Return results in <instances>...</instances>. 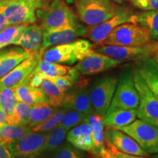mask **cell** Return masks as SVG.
Instances as JSON below:
<instances>
[{"label": "cell", "instance_id": "cell-14", "mask_svg": "<svg viewBox=\"0 0 158 158\" xmlns=\"http://www.w3.org/2000/svg\"><path fill=\"white\" fill-rule=\"evenodd\" d=\"M48 133H31L19 141L6 144L15 157L40 158Z\"/></svg>", "mask_w": 158, "mask_h": 158}, {"label": "cell", "instance_id": "cell-43", "mask_svg": "<svg viewBox=\"0 0 158 158\" xmlns=\"http://www.w3.org/2000/svg\"><path fill=\"white\" fill-rule=\"evenodd\" d=\"M7 124V114L0 106V129Z\"/></svg>", "mask_w": 158, "mask_h": 158}, {"label": "cell", "instance_id": "cell-23", "mask_svg": "<svg viewBox=\"0 0 158 158\" xmlns=\"http://www.w3.org/2000/svg\"><path fill=\"white\" fill-rule=\"evenodd\" d=\"M86 122L90 124L92 132L94 142V150L92 155L100 157L106 150V140H105V127L102 118L98 114H93L87 116Z\"/></svg>", "mask_w": 158, "mask_h": 158}, {"label": "cell", "instance_id": "cell-44", "mask_svg": "<svg viewBox=\"0 0 158 158\" xmlns=\"http://www.w3.org/2000/svg\"><path fill=\"white\" fill-rule=\"evenodd\" d=\"M158 48V40L155 41V42H152L150 43V56L152 54V52L155 49Z\"/></svg>", "mask_w": 158, "mask_h": 158}, {"label": "cell", "instance_id": "cell-20", "mask_svg": "<svg viewBox=\"0 0 158 158\" xmlns=\"http://www.w3.org/2000/svg\"><path fill=\"white\" fill-rule=\"evenodd\" d=\"M134 68L147 84V86L158 100V64L150 56L138 59Z\"/></svg>", "mask_w": 158, "mask_h": 158}, {"label": "cell", "instance_id": "cell-35", "mask_svg": "<svg viewBox=\"0 0 158 158\" xmlns=\"http://www.w3.org/2000/svg\"><path fill=\"white\" fill-rule=\"evenodd\" d=\"M17 102L13 88L5 87L0 89V106L7 114V117L14 112Z\"/></svg>", "mask_w": 158, "mask_h": 158}, {"label": "cell", "instance_id": "cell-19", "mask_svg": "<svg viewBox=\"0 0 158 158\" xmlns=\"http://www.w3.org/2000/svg\"><path fill=\"white\" fill-rule=\"evenodd\" d=\"M32 73H42L45 76H64L76 83L80 78V73L75 67L45 61L41 58Z\"/></svg>", "mask_w": 158, "mask_h": 158}, {"label": "cell", "instance_id": "cell-39", "mask_svg": "<svg viewBox=\"0 0 158 158\" xmlns=\"http://www.w3.org/2000/svg\"><path fill=\"white\" fill-rule=\"evenodd\" d=\"M0 158H15L8 147L2 142H0Z\"/></svg>", "mask_w": 158, "mask_h": 158}, {"label": "cell", "instance_id": "cell-3", "mask_svg": "<svg viewBox=\"0 0 158 158\" xmlns=\"http://www.w3.org/2000/svg\"><path fill=\"white\" fill-rule=\"evenodd\" d=\"M79 20L89 27L107 21L119 8L111 0H73Z\"/></svg>", "mask_w": 158, "mask_h": 158}, {"label": "cell", "instance_id": "cell-8", "mask_svg": "<svg viewBox=\"0 0 158 158\" xmlns=\"http://www.w3.org/2000/svg\"><path fill=\"white\" fill-rule=\"evenodd\" d=\"M112 128L122 130L130 135L149 155L158 153L157 126L136 118L127 126Z\"/></svg>", "mask_w": 158, "mask_h": 158}, {"label": "cell", "instance_id": "cell-26", "mask_svg": "<svg viewBox=\"0 0 158 158\" xmlns=\"http://www.w3.org/2000/svg\"><path fill=\"white\" fill-rule=\"evenodd\" d=\"M13 89L18 102L31 106L40 102H46L45 94L40 88L23 84L13 88Z\"/></svg>", "mask_w": 158, "mask_h": 158}, {"label": "cell", "instance_id": "cell-24", "mask_svg": "<svg viewBox=\"0 0 158 158\" xmlns=\"http://www.w3.org/2000/svg\"><path fill=\"white\" fill-rule=\"evenodd\" d=\"M137 109H115L108 110L102 118L105 127H118L127 126L135 121Z\"/></svg>", "mask_w": 158, "mask_h": 158}, {"label": "cell", "instance_id": "cell-28", "mask_svg": "<svg viewBox=\"0 0 158 158\" xmlns=\"http://www.w3.org/2000/svg\"><path fill=\"white\" fill-rule=\"evenodd\" d=\"M31 132V127L27 125L6 124L0 129V142L5 144L13 143Z\"/></svg>", "mask_w": 158, "mask_h": 158}, {"label": "cell", "instance_id": "cell-33", "mask_svg": "<svg viewBox=\"0 0 158 158\" xmlns=\"http://www.w3.org/2000/svg\"><path fill=\"white\" fill-rule=\"evenodd\" d=\"M31 106L17 102L14 112L7 117V124L13 125H27Z\"/></svg>", "mask_w": 158, "mask_h": 158}, {"label": "cell", "instance_id": "cell-10", "mask_svg": "<svg viewBox=\"0 0 158 158\" xmlns=\"http://www.w3.org/2000/svg\"><path fill=\"white\" fill-rule=\"evenodd\" d=\"M89 81L79 78L72 87L65 92L62 107L74 110L89 116L95 114L89 94Z\"/></svg>", "mask_w": 158, "mask_h": 158}, {"label": "cell", "instance_id": "cell-13", "mask_svg": "<svg viewBox=\"0 0 158 158\" xmlns=\"http://www.w3.org/2000/svg\"><path fill=\"white\" fill-rule=\"evenodd\" d=\"M42 55L43 52L40 51L31 53L30 56L19 63L9 73L0 78V89L5 87L15 88L19 85L27 84L29 76L42 58Z\"/></svg>", "mask_w": 158, "mask_h": 158}, {"label": "cell", "instance_id": "cell-22", "mask_svg": "<svg viewBox=\"0 0 158 158\" xmlns=\"http://www.w3.org/2000/svg\"><path fill=\"white\" fill-rule=\"evenodd\" d=\"M43 42V29L40 25L30 23L24 30L15 45H19L26 51L31 53L40 51Z\"/></svg>", "mask_w": 158, "mask_h": 158}, {"label": "cell", "instance_id": "cell-48", "mask_svg": "<svg viewBox=\"0 0 158 158\" xmlns=\"http://www.w3.org/2000/svg\"><path fill=\"white\" fill-rule=\"evenodd\" d=\"M92 156H93V155H92ZM92 158H99V157H96V156H93V157H92Z\"/></svg>", "mask_w": 158, "mask_h": 158}, {"label": "cell", "instance_id": "cell-1", "mask_svg": "<svg viewBox=\"0 0 158 158\" xmlns=\"http://www.w3.org/2000/svg\"><path fill=\"white\" fill-rule=\"evenodd\" d=\"M40 21L43 31L73 27L79 22V19L64 0H54L47 3L36 12Z\"/></svg>", "mask_w": 158, "mask_h": 158}, {"label": "cell", "instance_id": "cell-11", "mask_svg": "<svg viewBox=\"0 0 158 158\" xmlns=\"http://www.w3.org/2000/svg\"><path fill=\"white\" fill-rule=\"evenodd\" d=\"M88 29L78 22L73 27L43 31V42L40 51L43 52L51 46L69 43L81 37L86 36Z\"/></svg>", "mask_w": 158, "mask_h": 158}, {"label": "cell", "instance_id": "cell-45", "mask_svg": "<svg viewBox=\"0 0 158 158\" xmlns=\"http://www.w3.org/2000/svg\"><path fill=\"white\" fill-rule=\"evenodd\" d=\"M150 57H151V58L156 63H157L158 64V48L153 51L152 54H151Z\"/></svg>", "mask_w": 158, "mask_h": 158}, {"label": "cell", "instance_id": "cell-27", "mask_svg": "<svg viewBox=\"0 0 158 158\" xmlns=\"http://www.w3.org/2000/svg\"><path fill=\"white\" fill-rule=\"evenodd\" d=\"M68 133V130L60 126H57L54 129L48 132L47 133L44 147L40 158H44L58 149L64 142Z\"/></svg>", "mask_w": 158, "mask_h": 158}, {"label": "cell", "instance_id": "cell-41", "mask_svg": "<svg viewBox=\"0 0 158 158\" xmlns=\"http://www.w3.org/2000/svg\"><path fill=\"white\" fill-rule=\"evenodd\" d=\"M10 26L8 21L4 14L2 10L0 8V32Z\"/></svg>", "mask_w": 158, "mask_h": 158}, {"label": "cell", "instance_id": "cell-4", "mask_svg": "<svg viewBox=\"0 0 158 158\" xmlns=\"http://www.w3.org/2000/svg\"><path fill=\"white\" fill-rule=\"evenodd\" d=\"M138 105L139 94L134 83L133 65H126L120 73L114 98L108 110L137 109Z\"/></svg>", "mask_w": 158, "mask_h": 158}, {"label": "cell", "instance_id": "cell-50", "mask_svg": "<svg viewBox=\"0 0 158 158\" xmlns=\"http://www.w3.org/2000/svg\"><path fill=\"white\" fill-rule=\"evenodd\" d=\"M15 158H25V157H15Z\"/></svg>", "mask_w": 158, "mask_h": 158}, {"label": "cell", "instance_id": "cell-47", "mask_svg": "<svg viewBox=\"0 0 158 158\" xmlns=\"http://www.w3.org/2000/svg\"><path fill=\"white\" fill-rule=\"evenodd\" d=\"M152 158H158V153L155 154V155L152 156Z\"/></svg>", "mask_w": 158, "mask_h": 158}, {"label": "cell", "instance_id": "cell-6", "mask_svg": "<svg viewBox=\"0 0 158 158\" xmlns=\"http://www.w3.org/2000/svg\"><path fill=\"white\" fill-rule=\"evenodd\" d=\"M152 43L149 31L145 27L133 23L118 26L100 45L120 46H143Z\"/></svg>", "mask_w": 158, "mask_h": 158}, {"label": "cell", "instance_id": "cell-49", "mask_svg": "<svg viewBox=\"0 0 158 158\" xmlns=\"http://www.w3.org/2000/svg\"><path fill=\"white\" fill-rule=\"evenodd\" d=\"M0 1H9V0H0Z\"/></svg>", "mask_w": 158, "mask_h": 158}, {"label": "cell", "instance_id": "cell-9", "mask_svg": "<svg viewBox=\"0 0 158 158\" xmlns=\"http://www.w3.org/2000/svg\"><path fill=\"white\" fill-rule=\"evenodd\" d=\"M133 79L139 94V105L137 108V117L142 121L158 127V100L152 94L147 84L134 68Z\"/></svg>", "mask_w": 158, "mask_h": 158}, {"label": "cell", "instance_id": "cell-5", "mask_svg": "<svg viewBox=\"0 0 158 158\" xmlns=\"http://www.w3.org/2000/svg\"><path fill=\"white\" fill-rule=\"evenodd\" d=\"M48 3L47 0H9L0 1L10 25L30 24L37 21L36 12Z\"/></svg>", "mask_w": 158, "mask_h": 158}, {"label": "cell", "instance_id": "cell-29", "mask_svg": "<svg viewBox=\"0 0 158 158\" xmlns=\"http://www.w3.org/2000/svg\"><path fill=\"white\" fill-rule=\"evenodd\" d=\"M58 108L51 106L47 102H40L31 106L27 126L33 127L40 124L54 114Z\"/></svg>", "mask_w": 158, "mask_h": 158}, {"label": "cell", "instance_id": "cell-12", "mask_svg": "<svg viewBox=\"0 0 158 158\" xmlns=\"http://www.w3.org/2000/svg\"><path fill=\"white\" fill-rule=\"evenodd\" d=\"M133 15V11L130 8L119 7L115 15L110 19L100 24L87 28L86 37L95 44H101L108 35L118 26L126 23H132L131 18Z\"/></svg>", "mask_w": 158, "mask_h": 158}, {"label": "cell", "instance_id": "cell-30", "mask_svg": "<svg viewBox=\"0 0 158 158\" xmlns=\"http://www.w3.org/2000/svg\"><path fill=\"white\" fill-rule=\"evenodd\" d=\"M45 94L46 102L54 107L59 108L62 106L65 96V92L56 86L48 79H43L40 87Z\"/></svg>", "mask_w": 158, "mask_h": 158}, {"label": "cell", "instance_id": "cell-42", "mask_svg": "<svg viewBox=\"0 0 158 158\" xmlns=\"http://www.w3.org/2000/svg\"><path fill=\"white\" fill-rule=\"evenodd\" d=\"M99 158H118L115 154L110 150L109 148L106 147V149L102 153V155L99 157Z\"/></svg>", "mask_w": 158, "mask_h": 158}, {"label": "cell", "instance_id": "cell-31", "mask_svg": "<svg viewBox=\"0 0 158 158\" xmlns=\"http://www.w3.org/2000/svg\"><path fill=\"white\" fill-rule=\"evenodd\" d=\"M28 24L10 25L0 32V49L15 45Z\"/></svg>", "mask_w": 158, "mask_h": 158}, {"label": "cell", "instance_id": "cell-15", "mask_svg": "<svg viewBox=\"0 0 158 158\" xmlns=\"http://www.w3.org/2000/svg\"><path fill=\"white\" fill-rule=\"evenodd\" d=\"M105 140L106 145L115 148L121 152L143 157H149V155L133 138L120 130L105 127Z\"/></svg>", "mask_w": 158, "mask_h": 158}, {"label": "cell", "instance_id": "cell-25", "mask_svg": "<svg viewBox=\"0 0 158 158\" xmlns=\"http://www.w3.org/2000/svg\"><path fill=\"white\" fill-rule=\"evenodd\" d=\"M131 21L133 23L148 29L152 42L158 40V10H143L141 13H133Z\"/></svg>", "mask_w": 158, "mask_h": 158}, {"label": "cell", "instance_id": "cell-36", "mask_svg": "<svg viewBox=\"0 0 158 158\" xmlns=\"http://www.w3.org/2000/svg\"><path fill=\"white\" fill-rule=\"evenodd\" d=\"M86 117L87 116L81 113V112L74 110L67 109L64 114H63L62 119L58 126H60L69 131L76 126L86 122Z\"/></svg>", "mask_w": 158, "mask_h": 158}, {"label": "cell", "instance_id": "cell-34", "mask_svg": "<svg viewBox=\"0 0 158 158\" xmlns=\"http://www.w3.org/2000/svg\"><path fill=\"white\" fill-rule=\"evenodd\" d=\"M67 108L64 107L58 108L47 119H45V121L35 126V127H31V131L33 133H48L59 125L63 114H64Z\"/></svg>", "mask_w": 158, "mask_h": 158}, {"label": "cell", "instance_id": "cell-46", "mask_svg": "<svg viewBox=\"0 0 158 158\" xmlns=\"http://www.w3.org/2000/svg\"><path fill=\"white\" fill-rule=\"evenodd\" d=\"M111 1L116 4H122L124 1H125V0H111Z\"/></svg>", "mask_w": 158, "mask_h": 158}, {"label": "cell", "instance_id": "cell-37", "mask_svg": "<svg viewBox=\"0 0 158 158\" xmlns=\"http://www.w3.org/2000/svg\"><path fill=\"white\" fill-rule=\"evenodd\" d=\"M42 74V73H41ZM43 75V74H42ZM43 78L48 79L52 83L58 86L59 88H60L61 89L67 91L69 89L72 87L73 86L75 83H73L70 79H69L67 77L64 76H45L44 75H43Z\"/></svg>", "mask_w": 158, "mask_h": 158}, {"label": "cell", "instance_id": "cell-18", "mask_svg": "<svg viewBox=\"0 0 158 158\" xmlns=\"http://www.w3.org/2000/svg\"><path fill=\"white\" fill-rule=\"evenodd\" d=\"M66 139L78 149L89 152L91 154L93 152L94 142L92 128L87 122H83L69 130Z\"/></svg>", "mask_w": 158, "mask_h": 158}, {"label": "cell", "instance_id": "cell-16", "mask_svg": "<svg viewBox=\"0 0 158 158\" xmlns=\"http://www.w3.org/2000/svg\"><path fill=\"white\" fill-rule=\"evenodd\" d=\"M150 43L143 46H120L112 45H100L94 49L96 52L100 53L110 58L119 61H137L144 57L150 56Z\"/></svg>", "mask_w": 158, "mask_h": 158}, {"label": "cell", "instance_id": "cell-38", "mask_svg": "<svg viewBox=\"0 0 158 158\" xmlns=\"http://www.w3.org/2000/svg\"><path fill=\"white\" fill-rule=\"evenodd\" d=\"M130 2L135 7L143 10H158V0H130Z\"/></svg>", "mask_w": 158, "mask_h": 158}, {"label": "cell", "instance_id": "cell-40", "mask_svg": "<svg viewBox=\"0 0 158 158\" xmlns=\"http://www.w3.org/2000/svg\"><path fill=\"white\" fill-rule=\"evenodd\" d=\"M106 147L109 148V149L111 150L115 154V155L117 156L118 158H147V157H143V156H138V155H128V154H125L123 152H121L116 150L115 148L110 147V146H107L106 145Z\"/></svg>", "mask_w": 158, "mask_h": 158}, {"label": "cell", "instance_id": "cell-51", "mask_svg": "<svg viewBox=\"0 0 158 158\" xmlns=\"http://www.w3.org/2000/svg\"><path fill=\"white\" fill-rule=\"evenodd\" d=\"M68 1H70V0H68Z\"/></svg>", "mask_w": 158, "mask_h": 158}, {"label": "cell", "instance_id": "cell-2", "mask_svg": "<svg viewBox=\"0 0 158 158\" xmlns=\"http://www.w3.org/2000/svg\"><path fill=\"white\" fill-rule=\"evenodd\" d=\"M94 51V45L89 40L77 39L65 44L54 45L43 51L42 59L48 62L71 65L82 60Z\"/></svg>", "mask_w": 158, "mask_h": 158}, {"label": "cell", "instance_id": "cell-7", "mask_svg": "<svg viewBox=\"0 0 158 158\" xmlns=\"http://www.w3.org/2000/svg\"><path fill=\"white\" fill-rule=\"evenodd\" d=\"M117 83V77L105 76L94 80L89 87L90 101L94 113L102 118L109 109Z\"/></svg>", "mask_w": 158, "mask_h": 158}, {"label": "cell", "instance_id": "cell-32", "mask_svg": "<svg viewBox=\"0 0 158 158\" xmlns=\"http://www.w3.org/2000/svg\"><path fill=\"white\" fill-rule=\"evenodd\" d=\"M44 158H88L83 150L73 146L70 142H64L54 152Z\"/></svg>", "mask_w": 158, "mask_h": 158}, {"label": "cell", "instance_id": "cell-21", "mask_svg": "<svg viewBox=\"0 0 158 158\" xmlns=\"http://www.w3.org/2000/svg\"><path fill=\"white\" fill-rule=\"evenodd\" d=\"M30 54L21 47H13L0 51V78L9 73Z\"/></svg>", "mask_w": 158, "mask_h": 158}, {"label": "cell", "instance_id": "cell-17", "mask_svg": "<svg viewBox=\"0 0 158 158\" xmlns=\"http://www.w3.org/2000/svg\"><path fill=\"white\" fill-rule=\"evenodd\" d=\"M121 63L119 61L94 51L86 58L77 62L75 68L81 75L92 76L113 69Z\"/></svg>", "mask_w": 158, "mask_h": 158}]
</instances>
